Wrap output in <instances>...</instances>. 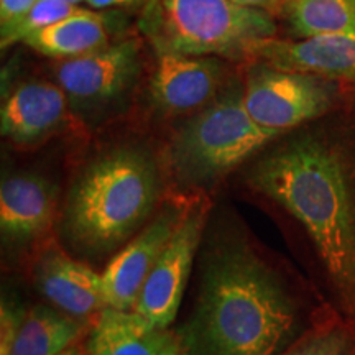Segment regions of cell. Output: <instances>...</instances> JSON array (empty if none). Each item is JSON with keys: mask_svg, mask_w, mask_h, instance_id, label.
I'll return each mask as SVG.
<instances>
[{"mask_svg": "<svg viewBox=\"0 0 355 355\" xmlns=\"http://www.w3.org/2000/svg\"><path fill=\"white\" fill-rule=\"evenodd\" d=\"M242 91L243 105L259 125L285 133L329 112L337 84L316 74L260 64L248 74Z\"/></svg>", "mask_w": 355, "mask_h": 355, "instance_id": "6", "label": "cell"}, {"mask_svg": "<svg viewBox=\"0 0 355 355\" xmlns=\"http://www.w3.org/2000/svg\"><path fill=\"white\" fill-rule=\"evenodd\" d=\"M206 219V202H199L186 209L137 300V313L162 329H168L175 322L191 270L201 247Z\"/></svg>", "mask_w": 355, "mask_h": 355, "instance_id": "7", "label": "cell"}, {"mask_svg": "<svg viewBox=\"0 0 355 355\" xmlns=\"http://www.w3.org/2000/svg\"><path fill=\"white\" fill-rule=\"evenodd\" d=\"M301 313L285 278L247 235H211L199 257L193 309L175 334L180 355H282Z\"/></svg>", "mask_w": 355, "mask_h": 355, "instance_id": "1", "label": "cell"}, {"mask_svg": "<svg viewBox=\"0 0 355 355\" xmlns=\"http://www.w3.org/2000/svg\"><path fill=\"white\" fill-rule=\"evenodd\" d=\"M26 311L3 301L0 311V355H10Z\"/></svg>", "mask_w": 355, "mask_h": 355, "instance_id": "21", "label": "cell"}, {"mask_svg": "<svg viewBox=\"0 0 355 355\" xmlns=\"http://www.w3.org/2000/svg\"><path fill=\"white\" fill-rule=\"evenodd\" d=\"M175 336L135 309L102 308L89 332L87 355H162Z\"/></svg>", "mask_w": 355, "mask_h": 355, "instance_id": "15", "label": "cell"}, {"mask_svg": "<svg viewBox=\"0 0 355 355\" xmlns=\"http://www.w3.org/2000/svg\"><path fill=\"white\" fill-rule=\"evenodd\" d=\"M84 332L81 319L50 306L25 313L10 355H61L74 347Z\"/></svg>", "mask_w": 355, "mask_h": 355, "instance_id": "17", "label": "cell"}, {"mask_svg": "<svg viewBox=\"0 0 355 355\" xmlns=\"http://www.w3.org/2000/svg\"><path fill=\"white\" fill-rule=\"evenodd\" d=\"M247 58L275 69L355 81V33L261 40L252 44Z\"/></svg>", "mask_w": 355, "mask_h": 355, "instance_id": "10", "label": "cell"}, {"mask_svg": "<svg viewBox=\"0 0 355 355\" xmlns=\"http://www.w3.org/2000/svg\"><path fill=\"white\" fill-rule=\"evenodd\" d=\"M224 78L225 68L214 56L162 53L150 92L163 112L184 114L211 104Z\"/></svg>", "mask_w": 355, "mask_h": 355, "instance_id": "11", "label": "cell"}, {"mask_svg": "<svg viewBox=\"0 0 355 355\" xmlns=\"http://www.w3.org/2000/svg\"><path fill=\"white\" fill-rule=\"evenodd\" d=\"M35 282L44 298L81 321L104 308L101 275L55 245L43 250L37 260Z\"/></svg>", "mask_w": 355, "mask_h": 355, "instance_id": "13", "label": "cell"}, {"mask_svg": "<svg viewBox=\"0 0 355 355\" xmlns=\"http://www.w3.org/2000/svg\"><path fill=\"white\" fill-rule=\"evenodd\" d=\"M141 30L158 55L247 58L252 44L277 38L268 12L232 0H150Z\"/></svg>", "mask_w": 355, "mask_h": 355, "instance_id": "4", "label": "cell"}, {"mask_svg": "<svg viewBox=\"0 0 355 355\" xmlns=\"http://www.w3.org/2000/svg\"><path fill=\"white\" fill-rule=\"evenodd\" d=\"M56 211V186L35 173L6 178L0 186V229L7 241L32 242L50 230Z\"/></svg>", "mask_w": 355, "mask_h": 355, "instance_id": "14", "label": "cell"}, {"mask_svg": "<svg viewBox=\"0 0 355 355\" xmlns=\"http://www.w3.org/2000/svg\"><path fill=\"white\" fill-rule=\"evenodd\" d=\"M66 2H69V3H74V6H78V3L81 2V0H66Z\"/></svg>", "mask_w": 355, "mask_h": 355, "instance_id": "27", "label": "cell"}, {"mask_svg": "<svg viewBox=\"0 0 355 355\" xmlns=\"http://www.w3.org/2000/svg\"><path fill=\"white\" fill-rule=\"evenodd\" d=\"M61 355H81V350H79V347H76V345H74V347L68 349V350H66V352H63Z\"/></svg>", "mask_w": 355, "mask_h": 355, "instance_id": "26", "label": "cell"}, {"mask_svg": "<svg viewBox=\"0 0 355 355\" xmlns=\"http://www.w3.org/2000/svg\"><path fill=\"white\" fill-rule=\"evenodd\" d=\"M139 56L135 40L109 44L89 55L61 61L55 68V83L64 91L69 105L97 109L125 94L139 74Z\"/></svg>", "mask_w": 355, "mask_h": 355, "instance_id": "8", "label": "cell"}, {"mask_svg": "<svg viewBox=\"0 0 355 355\" xmlns=\"http://www.w3.org/2000/svg\"><path fill=\"white\" fill-rule=\"evenodd\" d=\"M24 43L40 55L73 60L109 46L107 24L99 13L79 8L73 15L30 35Z\"/></svg>", "mask_w": 355, "mask_h": 355, "instance_id": "16", "label": "cell"}, {"mask_svg": "<svg viewBox=\"0 0 355 355\" xmlns=\"http://www.w3.org/2000/svg\"><path fill=\"white\" fill-rule=\"evenodd\" d=\"M162 355H180V352H178V347H176V343L175 339H173V343L168 345V347L163 350Z\"/></svg>", "mask_w": 355, "mask_h": 355, "instance_id": "25", "label": "cell"}, {"mask_svg": "<svg viewBox=\"0 0 355 355\" xmlns=\"http://www.w3.org/2000/svg\"><path fill=\"white\" fill-rule=\"evenodd\" d=\"M162 183L145 150L122 146L89 163L71 188L64 227L79 248L105 254L145 224L157 206Z\"/></svg>", "mask_w": 355, "mask_h": 355, "instance_id": "3", "label": "cell"}, {"mask_svg": "<svg viewBox=\"0 0 355 355\" xmlns=\"http://www.w3.org/2000/svg\"><path fill=\"white\" fill-rule=\"evenodd\" d=\"M355 336L347 326L332 324L300 337L282 355H354Z\"/></svg>", "mask_w": 355, "mask_h": 355, "instance_id": "20", "label": "cell"}, {"mask_svg": "<svg viewBox=\"0 0 355 355\" xmlns=\"http://www.w3.org/2000/svg\"><path fill=\"white\" fill-rule=\"evenodd\" d=\"M68 107V97L56 83H21L2 104V135L19 146L42 144L63 125Z\"/></svg>", "mask_w": 355, "mask_h": 355, "instance_id": "12", "label": "cell"}, {"mask_svg": "<svg viewBox=\"0 0 355 355\" xmlns=\"http://www.w3.org/2000/svg\"><path fill=\"white\" fill-rule=\"evenodd\" d=\"M243 91L230 89L184 123L170 145V165L181 184L207 186L282 137L257 123L243 105Z\"/></svg>", "mask_w": 355, "mask_h": 355, "instance_id": "5", "label": "cell"}, {"mask_svg": "<svg viewBox=\"0 0 355 355\" xmlns=\"http://www.w3.org/2000/svg\"><path fill=\"white\" fill-rule=\"evenodd\" d=\"M247 183L300 222L336 303L355 321V137L336 128L301 130L261 153Z\"/></svg>", "mask_w": 355, "mask_h": 355, "instance_id": "2", "label": "cell"}, {"mask_svg": "<svg viewBox=\"0 0 355 355\" xmlns=\"http://www.w3.org/2000/svg\"><path fill=\"white\" fill-rule=\"evenodd\" d=\"M38 0H0V32L15 26L28 15Z\"/></svg>", "mask_w": 355, "mask_h": 355, "instance_id": "22", "label": "cell"}, {"mask_svg": "<svg viewBox=\"0 0 355 355\" xmlns=\"http://www.w3.org/2000/svg\"><path fill=\"white\" fill-rule=\"evenodd\" d=\"M78 10V6L66 2V0H38L37 6L30 10L24 20L19 21L15 26H12V28L6 30V32H0L2 48L6 50L7 46H12V44L19 42H25V38H28L30 35L37 33L40 30L73 15Z\"/></svg>", "mask_w": 355, "mask_h": 355, "instance_id": "19", "label": "cell"}, {"mask_svg": "<svg viewBox=\"0 0 355 355\" xmlns=\"http://www.w3.org/2000/svg\"><path fill=\"white\" fill-rule=\"evenodd\" d=\"M188 207L170 204L109 261L101 273L104 308L135 309L141 288Z\"/></svg>", "mask_w": 355, "mask_h": 355, "instance_id": "9", "label": "cell"}, {"mask_svg": "<svg viewBox=\"0 0 355 355\" xmlns=\"http://www.w3.org/2000/svg\"><path fill=\"white\" fill-rule=\"evenodd\" d=\"M92 8H109V7H130L144 0H86Z\"/></svg>", "mask_w": 355, "mask_h": 355, "instance_id": "24", "label": "cell"}, {"mask_svg": "<svg viewBox=\"0 0 355 355\" xmlns=\"http://www.w3.org/2000/svg\"><path fill=\"white\" fill-rule=\"evenodd\" d=\"M285 10L300 38L355 33V0H288Z\"/></svg>", "mask_w": 355, "mask_h": 355, "instance_id": "18", "label": "cell"}, {"mask_svg": "<svg viewBox=\"0 0 355 355\" xmlns=\"http://www.w3.org/2000/svg\"><path fill=\"white\" fill-rule=\"evenodd\" d=\"M232 2L239 3V6L261 8V10H277V8H285L288 0H232Z\"/></svg>", "mask_w": 355, "mask_h": 355, "instance_id": "23", "label": "cell"}]
</instances>
